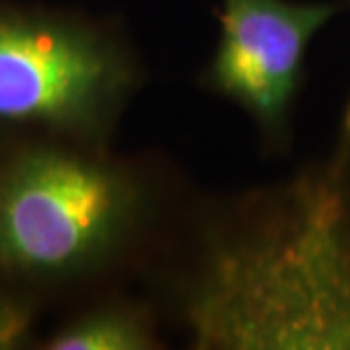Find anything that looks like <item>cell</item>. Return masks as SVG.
Returning <instances> with one entry per match:
<instances>
[{
	"label": "cell",
	"instance_id": "cell-2",
	"mask_svg": "<svg viewBox=\"0 0 350 350\" xmlns=\"http://www.w3.org/2000/svg\"><path fill=\"white\" fill-rule=\"evenodd\" d=\"M146 175L107 148L16 135L0 150V280L34 298L94 280L144 232Z\"/></svg>",
	"mask_w": 350,
	"mask_h": 350
},
{
	"label": "cell",
	"instance_id": "cell-6",
	"mask_svg": "<svg viewBox=\"0 0 350 350\" xmlns=\"http://www.w3.org/2000/svg\"><path fill=\"white\" fill-rule=\"evenodd\" d=\"M39 303L32 293L0 280V350L25 348L34 339Z\"/></svg>",
	"mask_w": 350,
	"mask_h": 350
},
{
	"label": "cell",
	"instance_id": "cell-5",
	"mask_svg": "<svg viewBox=\"0 0 350 350\" xmlns=\"http://www.w3.org/2000/svg\"><path fill=\"white\" fill-rule=\"evenodd\" d=\"M37 346L44 350H150L159 346V339L144 305L107 300L64 321Z\"/></svg>",
	"mask_w": 350,
	"mask_h": 350
},
{
	"label": "cell",
	"instance_id": "cell-7",
	"mask_svg": "<svg viewBox=\"0 0 350 350\" xmlns=\"http://www.w3.org/2000/svg\"><path fill=\"white\" fill-rule=\"evenodd\" d=\"M348 157H350V98L346 103V111L344 118H341V139H339V152L334 162L341 166H348Z\"/></svg>",
	"mask_w": 350,
	"mask_h": 350
},
{
	"label": "cell",
	"instance_id": "cell-1",
	"mask_svg": "<svg viewBox=\"0 0 350 350\" xmlns=\"http://www.w3.org/2000/svg\"><path fill=\"white\" fill-rule=\"evenodd\" d=\"M346 166L262 202L243 230L216 234L182 296L193 348H350Z\"/></svg>",
	"mask_w": 350,
	"mask_h": 350
},
{
	"label": "cell",
	"instance_id": "cell-4",
	"mask_svg": "<svg viewBox=\"0 0 350 350\" xmlns=\"http://www.w3.org/2000/svg\"><path fill=\"white\" fill-rule=\"evenodd\" d=\"M346 3L221 0V34L200 87L234 103L269 137H280L303 85L305 55Z\"/></svg>",
	"mask_w": 350,
	"mask_h": 350
},
{
	"label": "cell",
	"instance_id": "cell-8",
	"mask_svg": "<svg viewBox=\"0 0 350 350\" xmlns=\"http://www.w3.org/2000/svg\"><path fill=\"white\" fill-rule=\"evenodd\" d=\"M14 137H16V132H12V130H7V128H3V125H0V150H3Z\"/></svg>",
	"mask_w": 350,
	"mask_h": 350
},
{
	"label": "cell",
	"instance_id": "cell-3",
	"mask_svg": "<svg viewBox=\"0 0 350 350\" xmlns=\"http://www.w3.org/2000/svg\"><path fill=\"white\" fill-rule=\"evenodd\" d=\"M142 66L125 41L73 12L0 3V125L107 148Z\"/></svg>",
	"mask_w": 350,
	"mask_h": 350
}]
</instances>
